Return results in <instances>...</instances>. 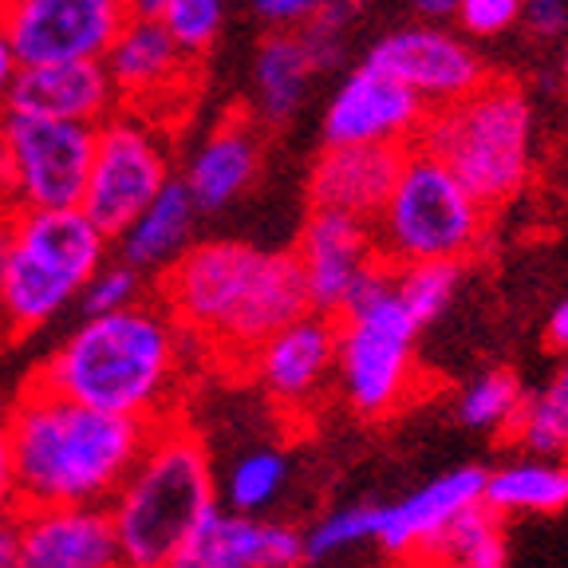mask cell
<instances>
[{
    "label": "cell",
    "mask_w": 568,
    "mask_h": 568,
    "mask_svg": "<svg viewBox=\"0 0 568 568\" xmlns=\"http://www.w3.org/2000/svg\"><path fill=\"white\" fill-rule=\"evenodd\" d=\"M162 312L182 336L225 347L245 364L268 336L308 316L301 261L248 241H197L162 273Z\"/></svg>",
    "instance_id": "obj_1"
},
{
    "label": "cell",
    "mask_w": 568,
    "mask_h": 568,
    "mask_svg": "<svg viewBox=\"0 0 568 568\" xmlns=\"http://www.w3.org/2000/svg\"><path fill=\"white\" fill-rule=\"evenodd\" d=\"M0 423L9 435L20 509L106 506L159 426L80 407L32 383Z\"/></svg>",
    "instance_id": "obj_2"
},
{
    "label": "cell",
    "mask_w": 568,
    "mask_h": 568,
    "mask_svg": "<svg viewBox=\"0 0 568 568\" xmlns=\"http://www.w3.org/2000/svg\"><path fill=\"white\" fill-rule=\"evenodd\" d=\"M182 372V332L159 304L91 316L36 367L32 387L119 418H166V395Z\"/></svg>",
    "instance_id": "obj_3"
},
{
    "label": "cell",
    "mask_w": 568,
    "mask_h": 568,
    "mask_svg": "<svg viewBox=\"0 0 568 568\" xmlns=\"http://www.w3.org/2000/svg\"><path fill=\"white\" fill-rule=\"evenodd\" d=\"M217 506V474L202 438L178 418H162L134 470L106 501L123 568H166Z\"/></svg>",
    "instance_id": "obj_4"
},
{
    "label": "cell",
    "mask_w": 568,
    "mask_h": 568,
    "mask_svg": "<svg viewBox=\"0 0 568 568\" xmlns=\"http://www.w3.org/2000/svg\"><path fill=\"white\" fill-rule=\"evenodd\" d=\"M410 146L443 162L462 190L489 213L514 202L529 182L532 106L521 83L489 75L458 103L426 111Z\"/></svg>",
    "instance_id": "obj_5"
},
{
    "label": "cell",
    "mask_w": 568,
    "mask_h": 568,
    "mask_svg": "<svg viewBox=\"0 0 568 568\" xmlns=\"http://www.w3.org/2000/svg\"><path fill=\"white\" fill-rule=\"evenodd\" d=\"M418 328L395 296V268L375 261L336 316V375L359 418H387L415 387Z\"/></svg>",
    "instance_id": "obj_6"
},
{
    "label": "cell",
    "mask_w": 568,
    "mask_h": 568,
    "mask_svg": "<svg viewBox=\"0 0 568 568\" xmlns=\"http://www.w3.org/2000/svg\"><path fill=\"white\" fill-rule=\"evenodd\" d=\"M372 230L379 261L390 268L418 261H466L486 233V210L443 162L410 146L399 182Z\"/></svg>",
    "instance_id": "obj_7"
},
{
    "label": "cell",
    "mask_w": 568,
    "mask_h": 568,
    "mask_svg": "<svg viewBox=\"0 0 568 568\" xmlns=\"http://www.w3.org/2000/svg\"><path fill=\"white\" fill-rule=\"evenodd\" d=\"M170 182V151L151 119L115 111L95 126L88 190L80 210L106 241H115Z\"/></svg>",
    "instance_id": "obj_8"
},
{
    "label": "cell",
    "mask_w": 568,
    "mask_h": 568,
    "mask_svg": "<svg viewBox=\"0 0 568 568\" xmlns=\"http://www.w3.org/2000/svg\"><path fill=\"white\" fill-rule=\"evenodd\" d=\"M0 146L9 159V213L75 210L95 154V126L48 123L0 111Z\"/></svg>",
    "instance_id": "obj_9"
},
{
    "label": "cell",
    "mask_w": 568,
    "mask_h": 568,
    "mask_svg": "<svg viewBox=\"0 0 568 568\" xmlns=\"http://www.w3.org/2000/svg\"><path fill=\"white\" fill-rule=\"evenodd\" d=\"M126 24L123 0H4L0 28L20 68L36 63H103Z\"/></svg>",
    "instance_id": "obj_10"
},
{
    "label": "cell",
    "mask_w": 568,
    "mask_h": 568,
    "mask_svg": "<svg viewBox=\"0 0 568 568\" xmlns=\"http://www.w3.org/2000/svg\"><path fill=\"white\" fill-rule=\"evenodd\" d=\"M364 68L407 88L426 111L450 106L489 80V68L470 40L438 24H407L379 36L364 55Z\"/></svg>",
    "instance_id": "obj_11"
},
{
    "label": "cell",
    "mask_w": 568,
    "mask_h": 568,
    "mask_svg": "<svg viewBox=\"0 0 568 568\" xmlns=\"http://www.w3.org/2000/svg\"><path fill=\"white\" fill-rule=\"evenodd\" d=\"M423 119L426 106L407 88L359 63L324 111V142L328 146H410Z\"/></svg>",
    "instance_id": "obj_12"
},
{
    "label": "cell",
    "mask_w": 568,
    "mask_h": 568,
    "mask_svg": "<svg viewBox=\"0 0 568 568\" xmlns=\"http://www.w3.org/2000/svg\"><path fill=\"white\" fill-rule=\"evenodd\" d=\"M293 257L301 261L308 308L316 316L336 320L352 284L379 261V248H375V230L367 222L347 217V213L312 210Z\"/></svg>",
    "instance_id": "obj_13"
},
{
    "label": "cell",
    "mask_w": 568,
    "mask_h": 568,
    "mask_svg": "<svg viewBox=\"0 0 568 568\" xmlns=\"http://www.w3.org/2000/svg\"><path fill=\"white\" fill-rule=\"evenodd\" d=\"M166 568H304V532L213 506Z\"/></svg>",
    "instance_id": "obj_14"
},
{
    "label": "cell",
    "mask_w": 568,
    "mask_h": 568,
    "mask_svg": "<svg viewBox=\"0 0 568 568\" xmlns=\"http://www.w3.org/2000/svg\"><path fill=\"white\" fill-rule=\"evenodd\" d=\"M20 568H123L106 506L20 509Z\"/></svg>",
    "instance_id": "obj_15"
},
{
    "label": "cell",
    "mask_w": 568,
    "mask_h": 568,
    "mask_svg": "<svg viewBox=\"0 0 568 568\" xmlns=\"http://www.w3.org/2000/svg\"><path fill=\"white\" fill-rule=\"evenodd\" d=\"M103 71L123 111L142 115L166 103L190 75V55L166 36L159 20H131L119 28L115 44L106 48Z\"/></svg>",
    "instance_id": "obj_16"
},
{
    "label": "cell",
    "mask_w": 568,
    "mask_h": 568,
    "mask_svg": "<svg viewBox=\"0 0 568 568\" xmlns=\"http://www.w3.org/2000/svg\"><path fill=\"white\" fill-rule=\"evenodd\" d=\"M4 111L48 123L99 126L119 111V99L103 63H36L17 71Z\"/></svg>",
    "instance_id": "obj_17"
},
{
    "label": "cell",
    "mask_w": 568,
    "mask_h": 568,
    "mask_svg": "<svg viewBox=\"0 0 568 568\" xmlns=\"http://www.w3.org/2000/svg\"><path fill=\"white\" fill-rule=\"evenodd\" d=\"M245 364L268 399H276L281 407H301L336 372V320L308 312L268 336Z\"/></svg>",
    "instance_id": "obj_18"
},
{
    "label": "cell",
    "mask_w": 568,
    "mask_h": 568,
    "mask_svg": "<svg viewBox=\"0 0 568 568\" xmlns=\"http://www.w3.org/2000/svg\"><path fill=\"white\" fill-rule=\"evenodd\" d=\"M410 146H328L308 174L312 210H332L375 225L399 182Z\"/></svg>",
    "instance_id": "obj_19"
},
{
    "label": "cell",
    "mask_w": 568,
    "mask_h": 568,
    "mask_svg": "<svg viewBox=\"0 0 568 568\" xmlns=\"http://www.w3.org/2000/svg\"><path fill=\"white\" fill-rule=\"evenodd\" d=\"M481 489H486V470L481 466H458L443 478L426 481L423 489L407 494L403 501L375 506L372 545H379L387 557L415 560L423 545L435 541L462 509L478 506Z\"/></svg>",
    "instance_id": "obj_20"
},
{
    "label": "cell",
    "mask_w": 568,
    "mask_h": 568,
    "mask_svg": "<svg viewBox=\"0 0 568 568\" xmlns=\"http://www.w3.org/2000/svg\"><path fill=\"white\" fill-rule=\"evenodd\" d=\"M9 248L24 253L32 265L83 293V284L106 265L111 241L91 225L80 205L75 210H17L9 217Z\"/></svg>",
    "instance_id": "obj_21"
},
{
    "label": "cell",
    "mask_w": 568,
    "mask_h": 568,
    "mask_svg": "<svg viewBox=\"0 0 568 568\" xmlns=\"http://www.w3.org/2000/svg\"><path fill=\"white\" fill-rule=\"evenodd\" d=\"M261 166V146L257 134L248 131V123L241 119H225L210 139L190 154L186 174H182V186L194 197L197 213H217L230 202H237Z\"/></svg>",
    "instance_id": "obj_22"
},
{
    "label": "cell",
    "mask_w": 568,
    "mask_h": 568,
    "mask_svg": "<svg viewBox=\"0 0 568 568\" xmlns=\"http://www.w3.org/2000/svg\"><path fill=\"white\" fill-rule=\"evenodd\" d=\"M194 222H197V205L194 197L186 194L182 178H170L162 194L154 197L146 210L119 233V261L131 268L146 273H166L182 253L190 248V237H194Z\"/></svg>",
    "instance_id": "obj_23"
},
{
    "label": "cell",
    "mask_w": 568,
    "mask_h": 568,
    "mask_svg": "<svg viewBox=\"0 0 568 568\" xmlns=\"http://www.w3.org/2000/svg\"><path fill=\"white\" fill-rule=\"evenodd\" d=\"M481 506L501 521L514 514H560L568 509V462L565 458H521L486 470Z\"/></svg>",
    "instance_id": "obj_24"
},
{
    "label": "cell",
    "mask_w": 568,
    "mask_h": 568,
    "mask_svg": "<svg viewBox=\"0 0 568 568\" xmlns=\"http://www.w3.org/2000/svg\"><path fill=\"white\" fill-rule=\"evenodd\" d=\"M312 68L304 60V48L296 32H268L257 48L253 63V88H257V106L268 123H284L301 111L308 95Z\"/></svg>",
    "instance_id": "obj_25"
},
{
    "label": "cell",
    "mask_w": 568,
    "mask_h": 568,
    "mask_svg": "<svg viewBox=\"0 0 568 568\" xmlns=\"http://www.w3.org/2000/svg\"><path fill=\"white\" fill-rule=\"evenodd\" d=\"M288 481V458L281 450H248L230 466L225 481L217 486V506L241 517H265V509L284 494Z\"/></svg>",
    "instance_id": "obj_26"
},
{
    "label": "cell",
    "mask_w": 568,
    "mask_h": 568,
    "mask_svg": "<svg viewBox=\"0 0 568 568\" xmlns=\"http://www.w3.org/2000/svg\"><path fill=\"white\" fill-rule=\"evenodd\" d=\"M514 435L529 458H568V355L549 387L525 399Z\"/></svg>",
    "instance_id": "obj_27"
},
{
    "label": "cell",
    "mask_w": 568,
    "mask_h": 568,
    "mask_svg": "<svg viewBox=\"0 0 568 568\" xmlns=\"http://www.w3.org/2000/svg\"><path fill=\"white\" fill-rule=\"evenodd\" d=\"M462 284V261H418V265L395 268V296L423 332L426 324L446 316L454 293Z\"/></svg>",
    "instance_id": "obj_28"
},
{
    "label": "cell",
    "mask_w": 568,
    "mask_h": 568,
    "mask_svg": "<svg viewBox=\"0 0 568 568\" xmlns=\"http://www.w3.org/2000/svg\"><path fill=\"white\" fill-rule=\"evenodd\" d=\"M525 407V390L514 372H486L462 390L458 418L470 430H489V435H514L517 418Z\"/></svg>",
    "instance_id": "obj_29"
},
{
    "label": "cell",
    "mask_w": 568,
    "mask_h": 568,
    "mask_svg": "<svg viewBox=\"0 0 568 568\" xmlns=\"http://www.w3.org/2000/svg\"><path fill=\"white\" fill-rule=\"evenodd\" d=\"M375 532V506H347L332 509L328 517H320L308 532H304V565H324L332 557L372 545Z\"/></svg>",
    "instance_id": "obj_30"
},
{
    "label": "cell",
    "mask_w": 568,
    "mask_h": 568,
    "mask_svg": "<svg viewBox=\"0 0 568 568\" xmlns=\"http://www.w3.org/2000/svg\"><path fill=\"white\" fill-rule=\"evenodd\" d=\"M222 20H225L222 0H166L159 24L166 28L170 40L194 60V55H202L205 48L217 40Z\"/></svg>",
    "instance_id": "obj_31"
},
{
    "label": "cell",
    "mask_w": 568,
    "mask_h": 568,
    "mask_svg": "<svg viewBox=\"0 0 568 568\" xmlns=\"http://www.w3.org/2000/svg\"><path fill=\"white\" fill-rule=\"evenodd\" d=\"M146 296V276L139 268L123 265V261H106L80 293V312L83 320L91 316H115V312H126L134 304H142Z\"/></svg>",
    "instance_id": "obj_32"
},
{
    "label": "cell",
    "mask_w": 568,
    "mask_h": 568,
    "mask_svg": "<svg viewBox=\"0 0 568 568\" xmlns=\"http://www.w3.org/2000/svg\"><path fill=\"white\" fill-rule=\"evenodd\" d=\"M525 0H458V24L466 28V36H478V40H494V36H506L509 28L521 24Z\"/></svg>",
    "instance_id": "obj_33"
},
{
    "label": "cell",
    "mask_w": 568,
    "mask_h": 568,
    "mask_svg": "<svg viewBox=\"0 0 568 568\" xmlns=\"http://www.w3.org/2000/svg\"><path fill=\"white\" fill-rule=\"evenodd\" d=\"M296 40H301L304 60H308L312 75H320V71H336L347 55V36L328 32V28H320V24L296 28Z\"/></svg>",
    "instance_id": "obj_34"
},
{
    "label": "cell",
    "mask_w": 568,
    "mask_h": 568,
    "mask_svg": "<svg viewBox=\"0 0 568 568\" xmlns=\"http://www.w3.org/2000/svg\"><path fill=\"white\" fill-rule=\"evenodd\" d=\"M328 0H253V9L265 24H273L276 32H288L296 24H308L320 9H324Z\"/></svg>",
    "instance_id": "obj_35"
},
{
    "label": "cell",
    "mask_w": 568,
    "mask_h": 568,
    "mask_svg": "<svg viewBox=\"0 0 568 568\" xmlns=\"http://www.w3.org/2000/svg\"><path fill=\"white\" fill-rule=\"evenodd\" d=\"M521 20L532 36L552 40V36L568 32V0H525Z\"/></svg>",
    "instance_id": "obj_36"
},
{
    "label": "cell",
    "mask_w": 568,
    "mask_h": 568,
    "mask_svg": "<svg viewBox=\"0 0 568 568\" xmlns=\"http://www.w3.org/2000/svg\"><path fill=\"white\" fill-rule=\"evenodd\" d=\"M20 514V489H17V470H12V450L4 423H0V521H12Z\"/></svg>",
    "instance_id": "obj_37"
},
{
    "label": "cell",
    "mask_w": 568,
    "mask_h": 568,
    "mask_svg": "<svg viewBox=\"0 0 568 568\" xmlns=\"http://www.w3.org/2000/svg\"><path fill=\"white\" fill-rule=\"evenodd\" d=\"M545 344H549L552 352H565L568 355V296L552 304L549 324H545Z\"/></svg>",
    "instance_id": "obj_38"
},
{
    "label": "cell",
    "mask_w": 568,
    "mask_h": 568,
    "mask_svg": "<svg viewBox=\"0 0 568 568\" xmlns=\"http://www.w3.org/2000/svg\"><path fill=\"white\" fill-rule=\"evenodd\" d=\"M17 71H20V63H17V55H12L9 36H4V28H0V111H4V99H9Z\"/></svg>",
    "instance_id": "obj_39"
},
{
    "label": "cell",
    "mask_w": 568,
    "mask_h": 568,
    "mask_svg": "<svg viewBox=\"0 0 568 568\" xmlns=\"http://www.w3.org/2000/svg\"><path fill=\"white\" fill-rule=\"evenodd\" d=\"M0 568H20V532H17V517H12V521H0Z\"/></svg>",
    "instance_id": "obj_40"
},
{
    "label": "cell",
    "mask_w": 568,
    "mask_h": 568,
    "mask_svg": "<svg viewBox=\"0 0 568 568\" xmlns=\"http://www.w3.org/2000/svg\"><path fill=\"white\" fill-rule=\"evenodd\" d=\"M410 9L426 20V24H438V20H450L454 9H458V0H407Z\"/></svg>",
    "instance_id": "obj_41"
},
{
    "label": "cell",
    "mask_w": 568,
    "mask_h": 568,
    "mask_svg": "<svg viewBox=\"0 0 568 568\" xmlns=\"http://www.w3.org/2000/svg\"><path fill=\"white\" fill-rule=\"evenodd\" d=\"M162 4H166V0H123V9L131 20H159Z\"/></svg>",
    "instance_id": "obj_42"
},
{
    "label": "cell",
    "mask_w": 568,
    "mask_h": 568,
    "mask_svg": "<svg viewBox=\"0 0 568 568\" xmlns=\"http://www.w3.org/2000/svg\"><path fill=\"white\" fill-rule=\"evenodd\" d=\"M9 217L12 213L0 205V273H4V257H9Z\"/></svg>",
    "instance_id": "obj_43"
},
{
    "label": "cell",
    "mask_w": 568,
    "mask_h": 568,
    "mask_svg": "<svg viewBox=\"0 0 568 568\" xmlns=\"http://www.w3.org/2000/svg\"><path fill=\"white\" fill-rule=\"evenodd\" d=\"M407 568H470V565H450V560H410Z\"/></svg>",
    "instance_id": "obj_44"
},
{
    "label": "cell",
    "mask_w": 568,
    "mask_h": 568,
    "mask_svg": "<svg viewBox=\"0 0 568 568\" xmlns=\"http://www.w3.org/2000/svg\"><path fill=\"white\" fill-rule=\"evenodd\" d=\"M560 75H565V88H568V48H565V55H560Z\"/></svg>",
    "instance_id": "obj_45"
},
{
    "label": "cell",
    "mask_w": 568,
    "mask_h": 568,
    "mask_svg": "<svg viewBox=\"0 0 568 568\" xmlns=\"http://www.w3.org/2000/svg\"><path fill=\"white\" fill-rule=\"evenodd\" d=\"M0 4H4V0H0Z\"/></svg>",
    "instance_id": "obj_46"
}]
</instances>
